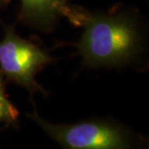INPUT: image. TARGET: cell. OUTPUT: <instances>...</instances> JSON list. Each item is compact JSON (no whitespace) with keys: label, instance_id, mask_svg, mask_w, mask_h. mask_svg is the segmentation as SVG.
Here are the masks:
<instances>
[{"label":"cell","instance_id":"obj_1","mask_svg":"<svg viewBox=\"0 0 149 149\" xmlns=\"http://www.w3.org/2000/svg\"><path fill=\"white\" fill-rule=\"evenodd\" d=\"M73 24L83 27L76 44L87 69L122 68L139 63L146 51V37L133 10L90 12L66 4L61 9Z\"/></svg>","mask_w":149,"mask_h":149},{"label":"cell","instance_id":"obj_2","mask_svg":"<svg viewBox=\"0 0 149 149\" xmlns=\"http://www.w3.org/2000/svg\"><path fill=\"white\" fill-rule=\"evenodd\" d=\"M29 118L64 149H137L139 138L126 126L106 119L52 123L37 113Z\"/></svg>","mask_w":149,"mask_h":149},{"label":"cell","instance_id":"obj_3","mask_svg":"<svg viewBox=\"0 0 149 149\" xmlns=\"http://www.w3.org/2000/svg\"><path fill=\"white\" fill-rule=\"evenodd\" d=\"M52 61L46 51L18 36L14 27H5L0 42V71L7 80L21 85L32 95L46 94L37 82L36 74Z\"/></svg>","mask_w":149,"mask_h":149},{"label":"cell","instance_id":"obj_4","mask_svg":"<svg viewBox=\"0 0 149 149\" xmlns=\"http://www.w3.org/2000/svg\"><path fill=\"white\" fill-rule=\"evenodd\" d=\"M18 19L25 25L44 32H52L67 0H20Z\"/></svg>","mask_w":149,"mask_h":149},{"label":"cell","instance_id":"obj_5","mask_svg":"<svg viewBox=\"0 0 149 149\" xmlns=\"http://www.w3.org/2000/svg\"><path fill=\"white\" fill-rule=\"evenodd\" d=\"M4 88V77L0 71V123L14 124L17 121L19 113L8 100Z\"/></svg>","mask_w":149,"mask_h":149},{"label":"cell","instance_id":"obj_6","mask_svg":"<svg viewBox=\"0 0 149 149\" xmlns=\"http://www.w3.org/2000/svg\"><path fill=\"white\" fill-rule=\"evenodd\" d=\"M9 3H10V0H0V11L5 8Z\"/></svg>","mask_w":149,"mask_h":149}]
</instances>
